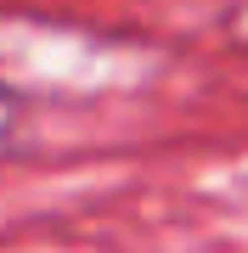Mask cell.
<instances>
[{"label": "cell", "mask_w": 248, "mask_h": 253, "mask_svg": "<svg viewBox=\"0 0 248 253\" xmlns=\"http://www.w3.org/2000/svg\"><path fill=\"white\" fill-rule=\"evenodd\" d=\"M17 129H23V96L11 90L6 79H0V158L11 152V141H17Z\"/></svg>", "instance_id": "6da1fadb"}]
</instances>
